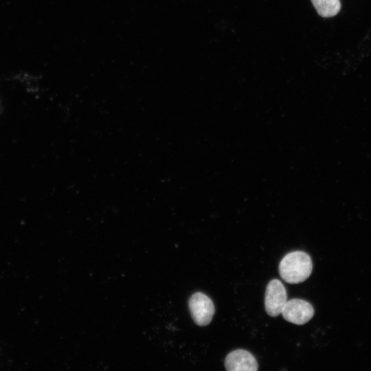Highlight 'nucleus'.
<instances>
[{
  "label": "nucleus",
  "instance_id": "f257e3e1",
  "mask_svg": "<svg viewBox=\"0 0 371 371\" xmlns=\"http://www.w3.org/2000/svg\"><path fill=\"white\" fill-rule=\"evenodd\" d=\"M312 270V260L308 254L302 251H294L286 254L279 264L281 278L290 284L305 281Z\"/></svg>",
  "mask_w": 371,
  "mask_h": 371
},
{
  "label": "nucleus",
  "instance_id": "7ed1b4c3",
  "mask_svg": "<svg viewBox=\"0 0 371 371\" xmlns=\"http://www.w3.org/2000/svg\"><path fill=\"white\" fill-rule=\"evenodd\" d=\"M286 301V290L284 284L278 279L271 280L267 286L265 297L267 314L271 317L278 316Z\"/></svg>",
  "mask_w": 371,
  "mask_h": 371
},
{
  "label": "nucleus",
  "instance_id": "423d86ee",
  "mask_svg": "<svg viewBox=\"0 0 371 371\" xmlns=\"http://www.w3.org/2000/svg\"><path fill=\"white\" fill-rule=\"evenodd\" d=\"M318 14L324 18L333 17L341 10L339 0H311Z\"/></svg>",
  "mask_w": 371,
  "mask_h": 371
},
{
  "label": "nucleus",
  "instance_id": "39448f33",
  "mask_svg": "<svg viewBox=\"0 0 371 371\" xmlns=\"http://www.w3.org/2000/svg\"><path fill=\"white\" fill-rule=\"evenodd\" d=\"M225 367L228 371H256L258 369L253 355L243 349L229 352L225 357Z\"/></svg>",
  "mask_w": 371,
  "mask_h": 371
},
{
  "label": "nucleus",
  "instance_id": "f03ea898",
  "mask_svg": "<svg viewBox=\"0 0 371 371\" xmlns=\"http://www.w3.org/2000/svg\"><path fill=\"white\" fill-rule=\"evenodd\" d=\"M189 308L192 317L199 326H206L210 323L215 312L212 300L205 294L197 292L189 300Z\"/></svg>",
  "mask_w": 371,
  "mask_h": 371
},
{
  "label": "nucleus",
  "instance_id": "20e7f679",
  "mask_svg": "<svg viewBox=\"0 0 371 371\" xmlns=\"http://www.w3.org/2000/svg\"><path fill=\"white\" fill-rule=\"evenodd\" d=\"M281 314L287 322L302 325L313 317L314 309L307 301L294 298L286 301Z\"/></svg>",
  "mask_w": 371,
  "mask_h": 371
}]
</instances>
